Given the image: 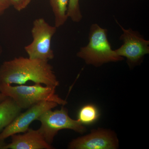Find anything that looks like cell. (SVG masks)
Returning <instances> with one entry per match:
<instances>
[{
	"mask_svg": "<svg viewBox=\"0 0 149 149\" xmlns=\"http://www.w3.org/2000/svg\"><path fill=\"white\" fill-rule=\"evenodd\" d=\"M41 123L39 130L47 142L51 144L59 131L70 129L78 133L85 132V128L77 120L70 117L66 109L49 110L42 113L37 119Z\"/></svg>",
	"mask_w": 149,
	"mask_h": 149,
	"instance_id": "5b68a950",
	"label": "cell"
},
{
	"mask_svg": "<svg viewBox=\"0 0 149 149\" xmlns=\"http://www.w3.org/2000/svg\"><path fill=\"white\" fill-rule=\"evenodd\" d=\"M23 134L11 136V142L4 149H52L53 147L47 142L39 129L29 128Z\"/></svg>",
	"mask_w": 149,
	"mask_h": 149,
	"instance_id": "9c48e42d",
	"label": "cell"
},
{
	"mask_svg": "<svg viewBox=\"0 0 149 149\" xmlns=\"http://www.w3.org/2000/svg\"><path fill=\"white\" fill-rule=\"evenodd\" d=\"M12 6L17 11H21L28 6L32 0H10Z\"/></svg>",
	"mask_w": 149,
	"mask_h": 149,
	"instance_id": "5bb4252c",
	"label": "cell"
},
{
	"mask_svg": "<svg viewBox=\"0 0 149 149\" xmlns=\"http://www.w3.org/2000/svg\"><path fill=\"white\" fill-rule=\"evenodd\" d=\"M68 16L74 22H80L83 19L80 10L79 0H69L67 11Z\"/></svg>",
	"mask_w": 149,
	"mask_h": 149,
	"instance_id": "4fadbf2b",
	"label": "cell"
},
{
	"mask_svg": "<svg viewBox=\"0 0 149 149\" xmlns=\"http://www.w3.org/2000/svg\"><path fill=\"white\" fill-rule=\"evenodd\" d=\"M1 49H0V54H1Z\"/></svg>",
	"mask_w": 149,
	"mask_h": 149,
	"instance_id": "ac0fdd59",
	"label": "cell"
},
{
	"mask_svg": "<svg viewBox=\"0 0 149 149\" xmlns=\"http://www.w3.org/2000/svg\"><path fill=\"white\" fill-rule=\"evenodd\" d=\"M29 81L56 88L59 85L47 61L20 56L4 62L0 66V84L22 85Z\"/></svg>",
	"mask_w": 149,
	"mask_h": 149,
	"instance_id": "6da1fadb",
	"label": "cell"
},
{
	"mask_svg": "<svg viewBox=\"0 0 149 149\" xmlns=\"http://www.w3.org/2000/svg\"><path fill=\"white\" fill-rule=\"evenodd\" d=\"M7 97H7L5 95H3L2 93H0V103L3 101Z\"/></svg>",
	"mask_w": 149,
	"mask_h": 149,
	"instance_id": "2e32d148",
	"label": "cell"
},
{
	"mask_svg": "<svg viewBox=\"0 0 149 149\" xmlns=\"http://www.w3.org/2000/svg\"><path fill=\"white\" fill-rule=\"evenodd\" d=\"M107 30L98 24H92L89 33V42L82 47L77 56L88 65L96 67L109 62L122 61L123 58L116 54L109 41Z\"/></svg>",
	"mask_w": 149,
	"mask_h": 149,
	"instance_id": "7a4b0ae2",
	"label": "cell"
},
{
	"mask_svg": "<svg viewBox=\"0 0 149 149\" xmlns=\"http://www.w3.org/2000/svg\"><path fill=\"white\" fill-rule=\"evenodd\" d=\"M58 105L54 102L44 101L27 109L26 111L19 113L10 124L4 128L0 133V140L4 141L14 134L26 132L32 122L37 120L45 112L53 109Z\"/></svg>",
	"mask_w": 149,
	"mask_h": 149,
	"instance_id": "52a82bcc",
	"label": "cell"
},
{
	"mask_svg": "<svg viewBox=\"0 0 149 149\" xmlns=\"http://www.w3.org/2000/svg\"><path fill=\"white\" fill-rule=\"evenodd\" d=\"M22 109L12 99L8 97L0 103V131L13 121L21 113Z\"/></svg>",
	"mask_w": 149,
	"mask_h": 149,
	"instance_id": "30bf717a",
	"label": "cell"
},
{
	"mask_svg": "<svg viewBox=\"0 0 149 149\" xmlns=\"http://www.w3.org/2000/svg\"><path fill=\"white\" fill-rule=\"evenodd\" d=\"M6 145V144L5 143L4 141L0 140V149H4Z\"/></svg>",
	"mask_w": 149,
	"mask_h": 149,
	"instance_id": "e0dca14e",
	"label": "cell"
},
{
	"mask_svg": "<svg viewBox=\"0 0 149 149\" xmlns=\"http://www.w3.org/2000/svg\"><path fill=\"white\" fill-rule=\"evenodd\" d=\"M117 138L110 131L98 130L91 134L74 139L70 142L71 149H114L117 148Z\"/></svg>",
	"mask_w": 149,
	"mask_h": 149,
	"instance_id": "ba28073f",
	"label": "cell"
},
{
	"mask_svg": "<svg viewBox=\"0 0 149 149\" xmlns=\"http://www.w3.org/2000/svg\"><path fill=\"white\" fill-rule=\"evenodd\" d=\"M122 31L120 40L123 44L120 47L114 50L117 56L125 57L129 66L139 64L144 57L149 54V41L146 40L138 31L131 28L125 29L116 19Z\"/></svg>",
	"mask_w": 149,
	"mask_h": 149,
	"instance_id": "8992f818",
	"label": "cell"
},
{
	"mask_svg": "<svg viewBox=\"0 0 149 149\" xmlns=\"http://www.w3.org/2000/svg\"><path fill=\"white\" fill-rule=\"evenodd\" d=\"M12 6L10 0H0V16Z\"/></svg>",
	"mask_w": 149,
	"mask_h": 149,
	"instance_id": "9a60e30c",
	"label": "cell"
},
{
	"mask_svg": "<svg viewBox=\"0 0 149 149\" xmlns=\"http://www.w3.org/2000/svg\"><path fill=\"white\" fill-rule=\"evenodd\" d=\"M57 29L44 18L35 19L31 30L33 40L24 48L28 57L47 61L53 59L54 54L52 48V40Z\"/></svg>",
	"mask_w": 149,
	"mask_h": 149,
	"instance_id": "277c9868",
	"label": "cell"
},
{
	"mask_svg": "<svg viewBox=\"0 0 149 149\" xmlns=\"http://www.w3.org/2000/svg\"><path fill=\"white\" fill-rule=\"evenodd\" d=\"M56 88L43 86L41 84L19 85L13 86L10 84H0V93L13 99L22 109H27L40 102H54L65 105L67 102L56 93Z\"/></svg>",
	"mask_w": 149,
	"mask_h": 149,
	"instance_id": "3957f363",
	"label": "cell"
},
{
	"mask_svg": "<svg viewBox=\"0 0 149 149\" xmlns=\"http://www.w3.org/2000/svg\"><path fill=\"white\" fill-rule=\"evenodd\" d=\"M99 115L98 110L95 105L87 104L80 109L77 120L83 125H88L97 120Z\"/></svg>",
	"mask_w": 149,
	"mask_h": 149,
	"instance_id": "7c38bea8",
	"label": "cell"
},
{
	"mask_svg": "<svg viewBox=\"0 0 149 149\" xmlns=\"http://www.w3.org/2000/svg\"><path fill=\"white\" fill-rule=\"evenodd\" d=\"M54 16L55 25L57 28L65 24L68 18V7L69 0H49Z\"/></svg>",
	"mask_w": 149,
	"mask_h": 149,
	"instance_id": "8fae6325",
	"label": "cell"
}]
</instances>
